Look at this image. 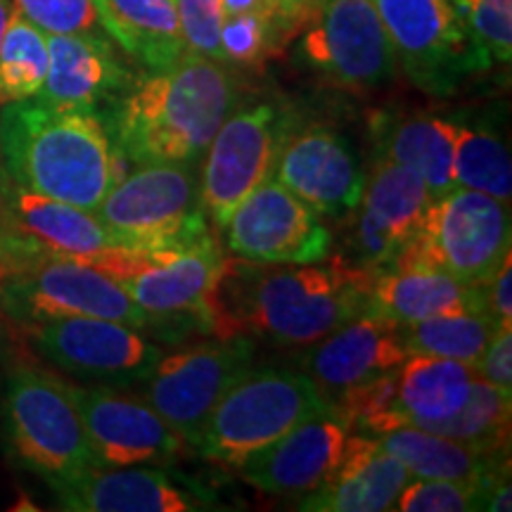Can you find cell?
Returning a JSON list of instances; mask_svg holds the SVG:
<instances>
[{"instance_id":"cell-1","label":"cell","mask_w":512,"mask_h":512,"mask_svg":"<svg viewBox=\"0 0 512 512\" xmlns=\"http://www.w3.org/2000/svg\"><path fill=\"white\" fill-rule=\"evenodd\" d=\"M375 273L347 254L316 264L221 261L209 294L211 332L261 337L280 347H311L349 320L373 311Z\"/></svg>"},{"instance_id":"cell-2","label":"cell","mask_w":512,"mask_h":512,"mask_svg":"<svg viewBox=\"0 0 512 512\" xmlns=\"http://www.w3.org/2000/svg\"><path fill=\"white\" fill-rule=\"evenodd\" d=\"M238 105L233 69L188 50L171 67L138 76L114 102L105 128L131 166L197 162Z\"/></svg>"},{"instance_id":"cell-3","label":"cell","mask_w":512,"mask_h":512,"mask_svg":"<svg viewBox=\"0 0 512 512\" xmlns=\"http://www.w3.org/2000/svg\"><path fill=\"white\" fill-rule=\"evenodd\" d=\"M0 174L34 195L98 211L126 162L98 114L29 98L0 110Z\"/></svg>"},{"instance_id":"cell-4","label":"cell","mask_w":512,"mask_h":512,"mask_svg":"<svg viewBox=\"0 0 512 512\" xmlns=\"http://www.w3.org/2000/svg\"><path fill=\"white\" fill-rule=\"evenodd\" d=\"M95 214L121 247L176 252L207 238L197 162L140 164L112 185Z\"/></svg>"},{"instance_id":"cell-5","label":"cell","mask_w":512,"mask_h":512,"mask_svg":"<svg viewBox=\"0 0 512 512\" xmlns=\"http://www.w3.org/2000/svg\"><path fill=\"white\" fill-rule=\"evenodd\" d=\"M325 408L330 403L306 373L249 370L216 403L192 448L214 463L240 467L249 456Z\"/></svg>"},{"instance_id":"cell-6","label":"cell","mask_w":512,"mask_h":512,"mask_svg":"<svg viewBox=\"0 0 512 512\" xmlns=\"http://www.w3.org/2000/svg\"><path fill=\"white\" fill-rule=\"evenodd\" d=\"M510 235L508 204L458 185L430 202L418 233L389 271H439L479 285L510 252Z\"/></svg>"},{"instance_id":"cell-7","label":"cell","mask_w":512,"mask_h":512,"mask_svg":"<svg viewBox=\"0 0 512 512\" xmlns=\"http://www.w3.org/2000/svg\"><path fill=\"white\" fill-rule=\"evenodd\" d=\"M3 413L15 456L48 482L98 465L69 382L55 373L36 366L12 370Z\"/></svg>"},{"instance_id":"cell-8","label":"cell","mask_w":512,"mask_h":512,"mask_svg":"<svg viewBox=\"0 0 512 512\" xmlns=\"http://www.w3.org/2000/svg\"><path fill=\"white\" fill-rule=\"evenodd\" d=\"M396 67L420 91L446 98L467 76L489 69V55L448 0H375Z\"/></svg>"},{"instance_id":"cell-9","label":"cell","mask_w":512,"mask_h":512,"mask_svg":"<svg viewBox=\"0 0 512 512\" xmlns=\"http://www.w3.org/2000/svg\"><path fill=\"white\" fill-rule=\"evenodd\" d=\"M252 363V337H219L176 354H162L150 377L140 382L138 399L192 446L216 403L252 370Z\"/></svg>"},{"instance_id":"cell-10","label":"cell","mask_w":512,"mask_h":512,"mask_svg":"<svg viewBox=\"0 0 512 512\" xmlns=\"http://www.w3.org/2000/svg\"><path fill=\"white\" fill-rule=\"evenodd\" d=\"M290 133V117L268 102L238 107L223 121L204 150L200 169L202 202L211 226L226 230L249 192L273 176Z\"/></svg>"},{"instance_id":"cell-11","label":"cell","mask_w":512,"mask_h":512,"mask_svg":"<svg viewBox=\"0 0 512 512\" xmlns=\"http://www.w3.org/2000/svg\"><path fill=\"white\" fill-rule=\"evenodd\" d=\"M0 309L19 323L46 318H105L140 332L152 328L147 313L117 280L72 259L41 256L0 285Z\"/></svg>"},{"instance_id":"cell-12","label":"cell","mask_w":512,"mask_h":512,"mask_svg":"<svg viewBox=\"0 0 512 512\" xmlns=\"http://www.w3.org/2000/svg\"><path fill=\"white\" fill-rule=\"evenodd\" d=\"M22 325L38 356L79 380L131 387L147 380L162 358L157 344L117 320L69 316Z\"/></svg>"},{"instance_id":"cell-13","label":"cell","mask_w":512,"mask_h":512,"mask_svg":"<svg viewBox=\"0 0 512 512\" xmlns=\"http://www.w3.org/2000/svg\"><path fill=\"white\" fill-rule=\"evenodd\" d=\"M299 53L311 69L347 91H377L396 76V57L375 0H320Z\"/></svg>"},{"instance_id":"cell-14","label":"cell","mask_w":512,"mask_h":512,"mask_svg":"<svg viewBox=\"0 0 512 512\" xmlns=\"http://www.w3.org/2000/svg\"><path fill=\"white\" fill-rule=\"evenodd\" d=\"M226 230L228 252L259 264H316L335 242L318 211L273 176L249 192Z\"/></svg>"},{"instance_id":"cell-15","label":"cell","mask_w":512,"mask_h":512,"mask_svg":"<svg viewBox=\"0 0 512 512\" xmlns=\"http://www.w3.org/2000/svg\"><path fill=\"white\" fill-rule=\"evenodd\" d=\"M432 197L422 178L408 166L375 155L351 219V261L368 271L384 273L394 266L401 249L418 233Z\"/></svg>"},{"instance_id":"cell-16","label":"cell","mask_w":512,"mask_h":512,"mask_svg":"<svg viewBox=\"0 0 512 512\" xmlns=\"http://www.w3.org/2000/svg\"><path fill=\"white\" fill-rule=\"evenodd\" d=\"M98 465L128 467L174 460L185 441L138 396L69 384Z\"/></svg>"},{"instance_id":"cell-17","label":"cell","mask_w":512,"mask_h":512,"mask_svg":"<svg viewBox=\"0 0 512 512\" xmlns=\"http://www.w3.org/2000/svg\"><path fill=\"white\" fill-rule=\"evenodd\" d=\"M273 178L320 216L344 219L363 197V174L356 152L342 133L311 126L290 133L280 150Z\"/></svg>"},{"instance_id":"cell-18","label":"cell","mask_w":512,"mask_h":512,"mask_svg":"<svg viewBox=\"0 0 512 512\" xmlns=\"http://www.w3.org/2000/svg\"><path fill=\"white\" fill-rule=\"evenodd\" d=\"M221 261L219 242L209 233L119 285L147 313L152 328L164 330L169 323H178L211 330L209 294L219 278Z\"/></svg>"},{"instance_id":"cell-19","label":"cell","mask_w":512,"mask_h":512,"mask_svg":"<svg viewBox=\"0 0 512 512\" xmlns=\"http://www.w3.org/2000/svg\"><path fill=\"white\" fill-rule=\"evenodd\" d=\"M136 76L98 29L86 34H48V74L36 100L57 110L98 114L114 107ZM100 117V114H98Z\"/></svg>"},{"instance_id":"cell-20","label":"cell","mask_w":512,"mask_h":512,"mask_svg":"<svg viewBox=\"0 0 512 512\" xmlns=\"http://www.w3.org/2000/svg\"><path fill=\"white\" fill-rule=\"evenodd\" d=\"M347 439V422L325 408L249 456L238 470L245 482L266 494H311L332 475Z\"/></svg>"},{"instance_id":"cell-21","label":"cell","mask_w":512,"mask_h":512,"mask_svg":"<svg viewBox=\"0 0 512 512\" xmlns=\"http://www.w3.org/2000/svg\"><path fill=\"white\" fill-rule=\"evenodd\" d=\"M406 358L399 323L368 311L311 344L304 356V373L323 399L332 403L349 389L401 366Z\"/></svg>"},{"instance_id":"cell-22","label":"cell","mask_w":512,"mask_h":512,"mask_svg":"<svg viewBox=\"0 0 512 512\" xmlns=\"http://www.w3.org/2000/svg\"><path fill=\"white\" fill-rule=\"evenodd\" d=\"M3 176V174H0ZM3 226L57 259L98 266L121 247L95 211L17 188L3 176Z\"/></svg>"},{"instance_id":"cell-23","label":"cell","mask_w":512,"mask_h":512,"mask_svg":"<svg viewBox=\"0 0 512 512\" xmlns=\"http://www.w3.org/2000/svg\"><path fill=\"white\" fill-rule=\"evenodd\" d=\"M64 510L76 512H190L202 503L164 472L147 467L93 465L48 482Z\"/></svg>"},{"instance_id":"cell-24","label":"cell","mask_w":512,"mask_h":512,"mask_svg":"<svg viewBox=\"0 0 512 512\" xmlns=\"http://www.w3.org/2000/svg\"><path fill=\"white\" fill-rule=\"evenodd\" d=\"M411 472L384 451L373 434H349L342 458L332 475L311 494H304L299 510L313 512H382L394 510Z\"/></svg>"},{"instance_id":"cell-25","label":"cell","mask_w":512,"mask_h":512,"mask_svg":"<svg viewBox=\"0 0 512 512\" xmlns=\"http://www.w3.org/2000/svg\"><path fill=\"white\" fill-rule=\"evenodd\" d=\"M98 24L145 72L171 67L188 53L174 0H93Z\"/></svg>"},{"instance_id":"cell-26","label":"cell","mask_w":512,"mask_h":512,"mask_svg":"<svg viewBox=\"0 0 512 512\" xmlns=\"http://www.w3.org/2000/svg\"><path fill=\"white\" fill-rule=\"evenodd\" d=\"M375 155L408 166L425 183L432 200L458 188L453 178L456 121L415 114V117H380L373 124Z\"/></svg>"},{"instance_id":"cell-27","label":"cell","mask_w":512,"mask_h":512,"mask_svg":"<svg viewBox=\"0 0 512 512\" xmlns=\"http://www.w3.org/2000/svg\"><path fill=\"white\" fill-rule=\"evenodd\" d=\"M475 377V368L453 358L408 356L396 366V427H425L451 418L470 399Z\"/></svg>"},{"instance_id":"cell-28","label":"cell","mask_w":512,"mask_h":512,"mask_svg":"<svg viewBox=\"0 0 512 512\" xmlns=\"http://www.w3.org/2000/svg\"><path fill=\"white\" fill-rule=\"evenodd\" d=\"M373 311L408 325L437 316L484 311L479 285H465L439 271H384L375 275Z\"/></svg>"},{"instance_id":"cell-29","label":"cell","mask_w":512,"mask_h":512,"mask_svg":"<svg viewBox=\"0 0 512 512\" xmlns=\"http://www.w3.org/2000/svg\"><path fill=\"white\" fill-rule=\"evenodd\" d=\"M384 451L420 479H458V482H482V479L508 475V460L486 456L463 441L441 437L420 427H396L377 434Z\"/></svg>"},{"instance_id":"cell-30","label":"cell","mask_w":512,"mask_h":512,"mask_svg":"<svg viewBox=\"0 0 512 512\" xmlns=\"http://www.w3.org/2000/svg\"><path fill=\"white\" fill-rule=\"evenodd\" d=\"M512 392L494 387L475 377L470 389V399L451 418L420 427V430L441 434V437L463 441L475 451L486 456H508L510 441V415Z\"/></svg>"},{"instance_id":"cell-31","label":"cell","mask_w":512,"mask_h":512,"mask_svg":"<svg viewBox=\"0 0 512 512\" xmlns=\"http://www.w3.org/2000/svg\"><path fill=\"white\" fill-rule=\"evenodd\" d=\"M498 328L501 325L486 313L467 311L456 313V316H437L399 325V332L408 356L453 358V361L475 368Z\"/></svg>"},{"instance_id":"cell-32","label":"cell","mask_w":512,"mask_h":512,"mask_svg":"<svg viewBox=\"0 0 512 512\" xmlns=\"http://www.w3.org/2000/svg\"><path fill=\"white\" fill-rule=\"evenodd\" d=\"M453 178L460 188H470L510 204L512 164L508 145L489 128H475L456 121L453 145Z\"/></svg>"},{"instance_id":"cell-33","label":"cell","mask_w":512,"mask_h":512,"mask_svg":"<svg viewBox=\"0 0 512 512\" xmlns=\"http://www.w3.org/2000/svg\"><path fill=\"white\" fill-rule=\"evenodd\" d=\"M48 74V34L12 8L0 41V105L36 98Z\"/></svg>"},{"instance_id":"cell-34","label":"cell","mask_w":512,"mask_h":512,"mask_svg":"<svg viewBox=\"0 0 512 512\" xmlns=\"http://www.w3.org/2000/svg\"><path fill=\"white\" fill-rule=\"evenodd\" d=\"M508 475L482 479V482H458V479H420L413 477L401 489L394 510L401 512H463L484 510L486 498L498 482Z\"/></svg>"},{"instance_id":"cell-35","label":"cell","mask_w":512,"mask_h":512,"mask_svg":"<svg viewBox=\"0 0 512 512\" xmlns=\"http://www.w3.org/2000/svg\"><path fill=\"white\" fill-rule=\"evenodd\" d=\"M287 46L268 10L226 15L221 27V53L228 67H261Z\"/></svg>"},{"instance_id":"cell-36","label":"cell","mask_w":512,"mask_h":512,"mask_svg":"<svg viewBox=\"0 0 512 512\" xmlns=\"http://www.w3.org/2000/svg\"><path fill=\"white\" fill-rule=\"evenodd\" d=\"M489 60L512 57V0H448Z\"/></svg>"},{"instance_id":"cell-37","label":"cell","mask_w":512,"mask_h":512,"mask_svg":"<svg viewBox=\"0 0 512 512\" xmlns=\"http://www.w3.org/2000/svg\"><path fill=\"white\" fill-rule=\"evenodd\" d=\"M174 5L185 48L195 55L223 62L221 27L226 12L221 0H174Z\"/></svg>"},{"instance_id":"cell-38","label":"cell","mask_w":512,"mask_h":512,"mask_svg":"<svg viewBox=\"0 0 512 512\" xmlns=\"http://www.w3.org/2000/svg\"><path fill=\"white\" fill-rule=\"evenodd\" d=\"M12 8L43 34H86L98 29L93 0H15Z\"/></svg>"},{"instance_id":"cell-39","label":"cell","mask_w":512,"mask_h":512,"mask_svg":"<svg viewBox=\"0 0 512 512\" xmlns=\"http://www.w3.org/2000/svg\"><path fill=\"white\" fill-rule=\"evenodd\" d=\"M475 375L503 392H512V325L496 330L489 347L475 363Z\"/></svg>"},{"instance_id":"cell-40","label":"cell","mask_w":512,"mask_h":512,"mask_svg":"<svg viewBox=\"0 0 512 512\" xmlns=\"http://www.w3.org/2000/svg\"><path fill=\"white\" fill-rule=\"evenodd\" d=\"M484 299L486 316L496 320L501 328L512 325V252L503 256V261L484 283H479Z\"/></svg>"},{"instance_id":"cell-41","label":"cell","mask_w":512,"mask_h":512,"mask_svg":"<svg viewBox=\"0 0 512 512\" xmlns=\"http://www.w3.org/2000/svg\"><path fill=\"white\" fill-rule=\"evenodd\" d=\"M320 8V0H273L271 15L278 24L280 36L290 43L294 36L304 34Z\"/></svg>"},{"instance_id":"cell-42","label":"cell","mask_w":512,"mask_h":512,"mask_svg":"<svg viewBox=\"0 0 512 512\" xmlns=\"http://www.w3.org/2000/svg\"><path fill=\"white\" fill-rule=\"evenodd\" d=\"M41 256L46 254L38 252L34 245H29L27 240L19 238V235L12 233L10 228L0 226V285H3L12 273L34 264Z\"/></svg>"},{"instance_id":"cell-43","label":"cell","mask_w":512,"mask_h":512,"mask_svg":"<svg viewBox=\"0 0 512 512\" xmlns=\"http://www.w3.org/2000/svg\"><path fill=\"white\" fill-rule=\"evenodd\" d=\"M510 479H503V482H498L494 489H491L489 498H486L484 503V510L486 512H510Z\"/></svg>"},{"instance_id":"cell-44","label":"cell","mask_w":512,"mask_h":512,"mask_svg":"<svg viewBox=\"0 0 512 512\" xmlns=\"http://www.w3.org/2000/svg\"><path fill=\"white\" fill-rule=\"evenodd\" d=\"M226 15H242V12H271L273 0H221Z\"/></svg>"},{"instance_id":"cell-45","label":"cell","mask_w":512,"mask_h":512,"mask_svg":"<svg viewBox=\"0 0 512 512\" xmlns=\"http://www.w3.org/2000/svg\"><path fill=\"white\" fill-rule=\"evenodd\" d=\"M10 15H12V3L10 0H0V41H3L5 29H8Z\"/></svg>"},{"instance_id":"cell-46","label":"cell","mask_w":512,"mask_h":512,"mask_svg":"<svg viewBox=\"0 0 512 512\" xmlns=\"http://www.w3.org/2000/svg\"><path fill=\"white\" fill-rule=\"evenodd\" d=\"M0 226H3V176H0Z\"/></svg>"}]
</instances>
